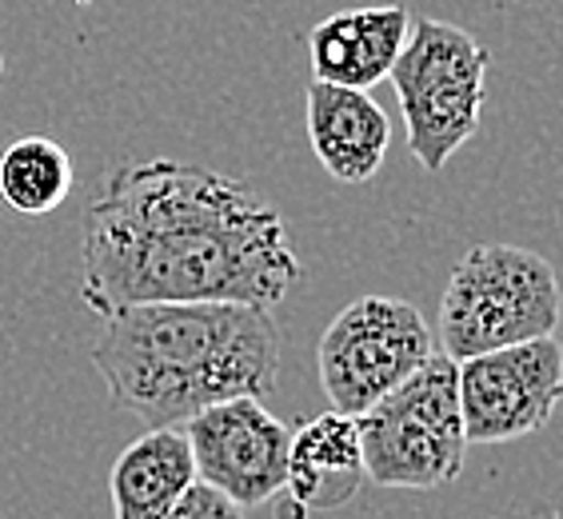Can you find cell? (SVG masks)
I'll return each mask as SVG.
<instances>
[{
  "label": "cell",
  "instance_id": "cell-1",
  "mask_svg": "<svg viewBox=\"0 0 563 519\" xmlns=\"http://www.w3.org/2000/svg\"><path fill=\"white\" fill-rule=\"evenodd\" d=\"M80 228V300L97 316L132 303L272 312L300 280L280 212L252 185L205 164H120Z\"/></svg>",
  "mask_w": 563,
  "mask_h": 519
},
{
  "label": "cell",
  "instance_id": "cell-6",
  "mask_svg": "<svg viewBox=\"0 0 563 519\" xmlns=\"http://www.w3.org/2000/svg\"><path fill=\"white\" fill-rule=\"evenodd\" d=\"M435 352L420 308L396 296H360L324 328L316 368L328 404L340 416H364Z\"/></svg>",
  "mask_w": 563,
  "mask_h": 519
},
{
  "label": "cell",
  "instance_id": "cell-7",
  "mask_svg": "<svg viewBox=\"0 0 563 519\" xmlns=\"http://www.w3.org/2000/svg\"><path fill=\"white\" fill-rule=\"evenodd\" d=\"M467 444H511L540 432L563 400V344L555 335L455 364Z\"/></svg>",
  "mask_w": 563,
  "mask_h": 519
},
{
  "label": "cell",
  "instance_id": "cell-4",
  "mask_svg": "<svg viewBox=\"0 0 563 519\" xmlns=\"http://www.w3.org/2000/svg\"><path fill=\"white\" fill-rule=\"evenodd\" d=\"M488 68L492 53L467 29L435 16L412 21L388 80L400 100L408 148L423 173H444V164L479 132Z\"/></svg>",
  "mask_w": 563,
  "mask_h": 519
},
{
  "label": "cell",
  "instance_id": "cell-3",
  "mask_svg": "<svg viewBox=\"0 0 563 519\" xmlns=\"http://www.w3.org/2000/svg\"><path fill=\"white\" fill-rule=\"evenodd\" d=\"M560 316V280L540 252L520 244H476L455 260L448 276L435 340L448 360L464 364L499 347L555 335Z\"/></svg>",
  "mask_w": 563,
  "mask_h": 519
},
{
  "label": "cell",
  "instance_id": "cell-9",
  "mask_svg": "<svg viewBox=\"0 0 563 519\" xmlns=\"http://www.w3.org/2000/svg\"><path fill=\"white\" fill-rule=\"evenodd\" d=\"M412 29V12L404 4H368V9L332 12L308 36L312 80L368 92L388 80L391 65L400 60Z\"/></svg>",
  "mask_w": 563,
  "mask_h": 519
},
{
  "label": "cell",
  "instance_id": "cell-12",
  "mask_svg": "<svg viewBox=\"0 0 563 519\" xmlns=\"http://www.w3.org/2000/svg\"><path fill=\"white\" fill-rule=\"evenodd\" d=\"M188 484H196V464L185 428H148L112 464V516L161 519L185 496Z\"/></svg>",
  "mask_w": 563,
  "mask_h": 519
},
{
  "label": "cell",
  "instance_id": "cell-13",
  "mask_svg": "<svg viewBox=\"0 0 563 519\" xmlns=\"http://www.w3.org/2000/svg\"><path fill=\"white\" fill-rule=\"evenodd\" d=\"M76 168L60 141L21 136L0 152V200L21 217H48L73 192Z\"/></svg>",
  "mask_w": 563,
  "mask_h": 519
},
{
  "label": "cell",
  "instance_id": "cell-8",
  "mask_svg": "<svg viewBox=\"0 0 563 519\" xmlns=\"http://www.w3.org/2000/svg\"><path fill=\"white\" fill-rule=\"evenodd\" d=\"M192 448L196 479L217 487L240 508H261L284 492L292 428L272 416L264 400L212 404L180 423Z\"/></svg>",
  "mask_w": 563,
  "mask_h": 519
},
{
  "label": "cell",
  "instance_id": "cell-11",
  "mask_svg": "<svg viewBox=\"0 0 563 519\" xmlns=\"http://www.w3.org/2000/svg\"><path fill=\"white\" fill-rule=\"evenodd\" d=\"M364 455L352 416L324 411L292 432L288 448V479L284 492L303 511H336L364 484Z\"/></svg>",
  "mask_w": 563,
  "mask_h": 519
},
{
  "label": "cell",
  "instance_id": "cell-5",
  "mask_svg": "<svg viewBox=\"0 0 563 519\" xmlns=\"http://www.w3.org/2000/svg\"><path fill=\"white\" fill-rule=\"evenodd\" d=\"M356 432L364 476L372 484L404 492H435L452 484L467 455L455 360L432 352L391 396L356 416Z\"/></svg>",
  "mask_w": 563,
  "mask_h": 519
},
{
  "label": "cell",
  "instance_id": "cell-14",
  "mask_svg": "<svg viewBox=\"0 0 563 519\" xmlns=\"http://www.w3.org/2000/svg\"><path fill=\"white\" fill-rule=\"evenodd\" d=\"M161 519H249L240 504H232L228 496H220L217 487L208 484H188V492L176 499L173 508L164 511Z\"/></svg>",
  "mask_w": 563,
  "mask_h": 519
},
{
  "label": "cell",
  "instance_id": "cell-10",
  "mask_svg": "<svg viewBox=\"0 0 563 519\" xmlns=\"http://www.w3.org/2000/svg\"><path fill=\"white\" fill-rule=\"evenodd\" d=\"M308 141L320 168L340 185H368L388 156V112L368 92L312 80L303 92Z\"/></svg>",
  "mask_w": 563,
  "mask_h": 519
},
{
  "label": "cell",
  "instance_id": "cell-15",
  "mask_svg": "<svg viewBox=\"0 0 563 519\" xmlns=\"http://www.w3.org/2000/svg\"><path fill=\"white\" fill-rule=\"evenodd\" d=\"M0 76H4V56H0Z\"/></svg>",
  "mask_w": 563,
  "mask_h": 519
},
{
  "label": "cell",
  "instance_id": "cell-2",
  "mask_svg": "<svg viewBox=\"0 0 563 519\" xmlns=\"http://www.w3.org/2000/svg\"><path fill=\"white\" fill-rule=\"evenodd\" d=\"M92 368L112 408L180 428L212 404L264 400L280 376V328L252 303H132L100 316Z\"/></svg>",
  "mask_w": 563,
  "mask_h": 519
}]
</instances>
